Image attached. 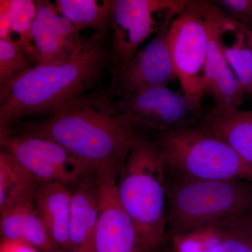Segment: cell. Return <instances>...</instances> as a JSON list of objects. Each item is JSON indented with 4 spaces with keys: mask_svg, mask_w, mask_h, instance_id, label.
Returning a JSON list of instances; mask_svg holds the SVG:
<instances>
[{
    "mask_svg": "<svg viewBox=\"0 0 252 252\" xmlns=\"http://www.w3.org/2000/svg\"><path fill=\"white\" fill-rule=\"evenodd\" d=\"M35 4L36 21L73 48L79 49L84 43L79 32L67 18L60 14L56 5L48 1H36Z\"/></svg>",
    "mask_w": 252,
    "mask_h": 252,
    "instance_id": "obj_24",
    "label": "cell"
},
{
    "mask_svg": "<svg viewBox=\"0 0 252 252\" xmlns=\"http://www.w3.org/2000/svg\"><path fill=\"white\" fill-rule=\"evenodd\" d=\"M58 11L80 32L93 28L97 34L106 35L111 21L112 1L99 3L95 0H58Z\"/></svg>",
    "mask_w": 252,
    "mask_h": 252,
    "instance_id": "obj_18",
    "label": "cell"
},
{
    "mask_svg": "<svg viewBox=\"0 0 252 252\" xmlns=\"http://www.w3.org/2000/svg\"><path fill=\"white\" fill-rule=\"evenodd\" d=\"M31 59L36 65L56 64L70 59L79 49H74L65 41L55 35L34 19L31 29Z\"/></svg>",
    "mask_w": 252,
    "mask_h": 252,
    "instance_id": "obj_20",
    "label": "cell"
},
{
    "mask_svg": "<svg viewBox=\"0 0 252 252\" xmlns=\"http://www.w3.org/2000/svg\"><path fill=\"white\" fill-rule=\"evenodd\" d=\"M187 0H115L111 6L112 72L119 75L154 34L169 27Z\"/></svg>",
    "mask_w": 252,
    "mask_h": 252,
    "instance_id": "obj_7",
    "label": "cell"
},
{
    "mask_svg": "<svg viewBox=\"0 0 252 252\" xmlns=\"http://www.w3.org/2000/svg\"><path fill=\"white\" fill-rule=\"evenodd\" d=\"M144 127L120 102L94 94L74 99L23 134L54 141L94 172L118 177Z\"/></svg>",
    "mask_w": 252,
    "mask_h": 252,
    "instance_id": "obj_1",
    "label": "cell"
},
{
    "mask_svg": "<svg viewBox=\"0 0 252 252\" xmlns=\"http://www.w3.org/2000/svg\"><path fill=\"white\" fill-rule=\"evenodd\" d=\"M12 34L7 12L4 8L0 7V39H3V40L14 39L11 36Z\"/></svg>",
    "mask_w": 252,
    "mask_h": 252,
    "instance_id": "obj_27",
    "label": "cell"
},
{
    "mask_svg": "<svg viewBox=\"0 0 252 252\" xmlns=\"http://www.w3.org/2000/svg\"><path fill=\"white\" fill-rule=\"evenodd\" d=\"M235 33L231 46L223 44V55L245 93L252 94V46L249 40L251 31L242 28Z\"/></svg>",
    "mask_w": 252,
    "mask_h": 252,
    "instance_id": "obj_22",
    "label": "cell"
},
{
    "mask_svg": "<svg viewBox=\"0 0 252 252\" xmlns=\"http://www.w3.org/2000/svg\"><path fill=\"white\" fill-rule=\"evenodd\" d=\"M167 28L158 32L118 75L119 93L124 99L147 88L167 86L177 79L167 43Z\"/></svg>",
    "mask_w": 252,
    "mask_h": 252,
    "instance_id": "obj_11",
    "label": "cell"
},
{
    "mask_svg": "<svg viewBox=\"0 0 252 252\" xmlns=\"http://www.w3.org/2000/svg\"><path fill=\"white\" fill-rule=\"evenodd\" d=\"M212 2L228 17L251 31L252 0H217Z\"/></svg>",
    "mask_w": 252,
    "mask_h": 252,
    "instance_id": "obj_25",
    "label": "cell"
},
{
    "mask_svg": "<svg viewBox=\"0 0 252 252\" xmlns=\"http://www.w3.org/2000/svg\"><path fill=\"white\" fill-rule=\"evenodd\" d=\"M118 177L119 200L144 250L158 251L166 233V172L154 139L139 135Z\"/></svg>",
    "mask_w": 252,
    "mask_h": 252,
    "instance_id": "obj_3",
    "label": "cell"
},
{
    "mask_svg": "<svg viewBox=\"0 0 252 252\" xmlns=\"http://www.w3.org/2000/svg\"><path fill=\"white\" fill-rule=\"evenodd\" d=\"M104 34L94 33L67 61L32 67L1 97L0 128L20 118L56 112L84 95L107 58Z\"/></svg>",
    "mask_w": 252,
    "mask_h": 252,
    "instance_id": "obj_2",
    "label": "cell"
},
{
    "mask_svg": "<svg viewBox=\"0 0 252 252\" xmlns=\"http://www.w3.org/2000/svg\"><path fill=\"white\" fill-rule=\"evenodd\" d=\"M0 252H40L39 250L21 242L1 239Z\"/></svg>",
    "mask_w": 252,
    "mask_h": 252,
    "instance_id": "obj_26",
    "label": "cell"
},
{
    "mask_svg": "<svg viewBox=\"0 0 252 252\" xmlns=\"http://www.w3.org/2000/svg\"><path fill=\"white\" fill-rule=\"evenodd\" d=\"M55 252H74V251H70V250H66V251H63V250H57V251Z\"/></svg>",
    "mask_w": 252,
    "mask_h": 252,
    "instance_id": "obj_28",
    "label": "cell"
},
{
    "mask_svg": "<svg viewBox=\"0 0 252 252\" xmlns=\"http://www.w3.org/2000/svg\"><path fill=\"white\" fill-rule=\"evenodd\" d=\"M39 180L12 156L1 149L0 153V213L34 199Z\"/></svg>",
    "mask_w": 252,
    "mask_h": 252,
    "instance_id": "obj_17",
    "label": "cell"
},
{
    "mask_svg": "<svg viewBox=\"0 0 252 252\" xmlns=\"http://www.w3.org/2000/svg\"><path fill=\"white\" fill-rule=\"evenodd\" d=\"M226 32L217 33L209 45L202 89L212 99L215 109L227 111L239 109L245 91L223 55L222 37Z\"/></svg>",
    "mask_w": 252,
    "mask_h": 252,
    "instance_id": "obj_12",
    "label": "cell"
},
{
    "mask_svg": "<svg viewBox=\"0 0 252 252\" xmlns=\"http://www.w3.org/2000/svg\"><path fill=\"white\" fill-rule=\"evenodd\" d=\"M249 40H250V44L252 46V31H251V33H250V37H249Z\"/></svg>",
    "mask_w": 252,
    "mask_h": 252,
    "instance_id": "obj_29",
    "label": "cell"
},
{
    "mask_svg": "<svg viewBox=\"0 0 252 252\" xmlns=\"http://www.w3.org/2000/svg\"><path fill=\"white\" fill-rule=\"evenodd\" d=\"M0 7L6 10L12 33L17 34L18 42L31 58L32 46L31 29L35 19V2L32 0H1Z\"/></svg>",
    "mask_w": 252,
    "mask_h": 252,
    "instance_id": "obj_23",
    "label": "cell"
},
{
    "mask_svg": "<svg viewBox=\"0 0 252 252\" xmlns=\"http://www.w3.org/2000/svg\"><path fill=\"white\" fill-rule=\"evenodd\" d=\"M72 195L59 182L39 181L34 204L46 231L60 250H69V220Z\"/></svg>",
    "mask_w": 252,
    "mask_h": 252,
    "instance_id": "obj_14",
    "label": "cell"
},
{
    "mask_svg": "<svg viewBox=\"0 0 252 252\" xmlns=\"http://www.w3.org/2000/svg\"><path fill=\"white\" fill-rule=\"evenodd\" d=\"M167 175L252 183V165L198 125L159 131L154 139Z\"/></svg>",
    "mask_w": 252,
    "mask_h": 252,
    "instance_id": "obj_5",
    "label": "cell"
},
{
    "mask_svg": "<svg viewBox=\"0 0 252 252\" xmlns=\"http://www.w3.org/2000/svg\"><path fill=\"white\" fill-rule=\"evenodd\" d=\"M117 181L114 172L99 173L100 215L94 252H146L133 220L119 200Z\"/></svg>",
    "mask_w": 252,
    "mask_h": 252,
    "instance_id": "obj_10",
    "label": "cell"
},
{
    "mask_svg": "<svg viewBox=\"0 0 252 252\" xmlns=\"http://www.w3.org/2000/svg\"><path fill=\"white\" fill-rule=\"evenodd\" d=\"M1 149L9 152L39 181L78 185L97 175L67 149L54 141L35 136H12L1 130Z\"/></svg>",
    "mask_w": 252,
    "mask_h": 252,
    "instance_id": "obj_8",
    "label": "cell"
},
{
    "mask_svg": "<svg viewBox=\"0 0 252 252\" xmlns=\"http://www.w3.org/2000/svg\"><path fill=\"white\" fill-rule=\"evenodd\" d=\"M98 175L84 179L72 195L69 250L94 252V242L100 215Z\"/></svg>",
    "mask_w": 252,
    "mask_h": 252,
    "instance_id": "obj_13",
    "label": "cell"
},
{
    "mask_svg": "<svg viewBox=\"0 0 252 252\" xmlns=\"http://www.w3.org/2000/svg\"><path fill=\"white\" fill-rule=\"evenodd\" d=\"M197 125L209 135L228 144L252 165V109L222 111L214 108L204 114Z\"/></svg>",
    "mask_w": 252,
    "mask_h": 252,
    "instance_id": "obj_15",
    "label": "cell"
},
{
    "mask_svg": "<svg viewBox=\"0 0 252 252\" xmlns=\"http://www.w3.org/2000/svg\"><path fill=\"white\" fill-rule=\"evenodd\" d=\"M1 238L27 243L43 252H55V246L36 212L34 199L1 212Z\"/></svg>",
    "mask_w": 252,
    "mask_h": 252,
    "instance_id": "obj_16",
    "label": "cell"
},
{
    "mask_svg": "<svg viewBox=\"0 0 252 252\" xmlns=\"http://www.w3.org/2000/svg\"><path fill=\"white\" fill-rule=\"evenodd\" d=\"M210 225L215 238L211 252H252V208Z\"/></svg>",
    "mask_w": 252,
    "mask_h": 252,
    "instance_id": "obj_19",
    "label": "cell"
},
{
    "mask_svg": "<svg viewBox=\"0 0 252 252\" xmlns=\"http://www.w3.org/2000/svg\"><path fill=\"white\" fill-rule=\"evenodd\" d=\"M31 58L14 39H0V93L4 96L11 86L31 69Z\"/></svg>",
    "mask_w": 252,
    "mask_h": 252,
    "instance_id": "obj_21",
    "label": "cell"
},
{
    "mask_svg": "<svg viewBox=\"0 0 252 252\" xmlns=\"http://www.w3.org/2000/svg\"><path fill=\"white\" fill-rule=\"evenodd\" d=\"M120 103L144 127L158 132L196 125L203 117L201 103L170 90L167 86L143 89L123 99Z\"/></svg>",
    "mask_w": 252,
    "mask_h": 252,
    "instance_id": "obj_9",
    "label": "cell"
},
{
    "mask_svg": "<svg viewBox=\"0 0 252 252\" xmlns=\"http://www.w3.org/2000/svg\"><path fill=\"white\" fill-rule=\"evenodd\" d=\"M252 208V182L192 180L166 174L165 240Z\"/></svg>",
    "mask_w": 252,
    "mask_h": 252,
    "instance_id": "obj_4",
    "label": "cell"
},
{
    "mask_svg": "<svg viewBox=\"0 0 252 252\" xmlns=\"http://www.w3.org/2000/svg\"><path fill=\"white\" fill-rule=\"evenodd\" d=\"M242 28L212 1L187 0L167 32L177 78L187 97L201 103L202 79L212 38L220 32H235Z\"/></svg>",
    "mask_w": 252,
    "mask_h": 252,
    "instance_id": "obj_6",
    "label": "cell"
}]
</instances>
